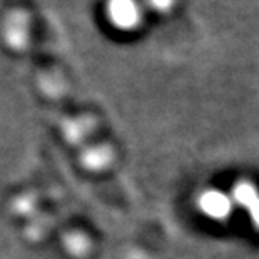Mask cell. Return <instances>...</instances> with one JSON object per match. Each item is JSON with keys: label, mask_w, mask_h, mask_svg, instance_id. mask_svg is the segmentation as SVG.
Wrapping results in <instances>:
<instances>
[{"label": "cell", "mask_w": 259, "mask_h": 259, "mask_svg": "<svg viewBox=\"0 0 259 259\" xmlns=\"http://www.w3.org/2000/svg\"><path fill=\"white\" fill-rule=\"evenodd\" d=\"M109 17L119 29H132L139 20V9L134 0H111Z\"/></svg>", "instance_id": "cell-1"}, {"label": "cell", "mask_w": 259, "mask_h": 259, "mask_svg": "<svg viewBox=\"0 0 259 259\" xmlns=\"http://www.w3.org/2000/svg\"><path fill=\"white\" fill-rule=\"evenodd\" d=\"M236 194L239 196V201L246 204L251 209V216L254 219L256 226H259V196L251 186H239V189L236 191Z\"/></svg>", "instance_id": "cell-2"}]
</instances>
